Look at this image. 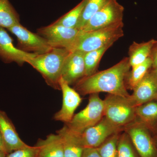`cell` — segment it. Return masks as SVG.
Segmentation results:
<instances>
[{
  "label": "cell",
  "mask_w": 157,
  "mask_h": 157,
  "mask_svg": "<svg viewBox=\"0 0 157 157\" xmlns=\"http://www.w3.org/2000/svg\"><path fill=\"white\" fill-rule=\"evenodd\" d=\"M131 68L128 58H124L109 69L84 76L74 85V89L82 96L105 92L129 97L125 79Z\"/></svg>",
  "instance_id": "6da1fadb"
},
{
  "label": "cell",
  "mask_w": 157,
  "mask_h": 157,
  "mask_svg": "<svg viewBox=\"0 0 157 157\" xmlns=\"http://www.w3.org/2000/svg\"><path fill=\"white\" fill-rule=\"evenodd\" d=\"M70 52L64 48H53L42 54L37 55L27 63L37 70L48 85L60 90L59 81L64 63Z\"/></svg>",
  "instance_id": "7a4b0ae2"
},
{
  "label": "cell",
  "mask_w": 157,
  "mask_h": 157,
  "mask_svg": "<svg viewBox=\"0 0 157 157\" xmlns=\"http://www.w3.org/2000/svg\"><path fill=\"white\" fill-rule=\"evenodd\" d=\"M123 21L96 30H80L73 50L87 52L96 50L114 42L123 36Z\"/></svg>",
  "instance_id": "3957f363"
},
{
  "label": "cell",
  "mask_w": 157,
  "mask_h": 157,
  "mask_svg": "<svg viewBox=\"0 0 157 157\" xmlns=\"http://www.w3.org/2000/svg\"><path fill=\"white\" fill-rule=\"evenodd\" d=\"M129 96L108 94L104 100V117L114 125L123 130L124 127L136 118V107Z\"/></svg>",
  "instance_id": "277c9868"
},
{
  "label": "cell",
  "mask_w": 157,
  "mask_h": 157,
  "mask_svg": "<svg viewBox=\"0 0 157 157\" xmlns=\"http://www.w3.org/2000/svg\"><path fill=\"white\" fill-rule=\"evenodd\" d=\"M104 117V100L100 98L99 94H91L86 107L74 114L70 122L65 124L74 133L81 135L98 123Z\"/></svg>",
  "instance_id": "5b68a950"
},
{
  "label": "cell",
  "mask_w": 157,
  "mask_h": 157,
  "mask_svg": "<svg viewBox=\"0 0 157 157\" xmlns=\"http://www.w3.org/2000/svg\"><path fill=\"white\" fill-rule=\"evenodd\" d=\"M140 157H157V147L152 133L141 122L135 120L124 127Z\"/></svg>",
  "instance_id": "8992f818"
},
{
  "label": "cell",
  "mask_w": 157,
  "mask_h": 157,
  "mask_svg": "<svg viewBox=\"0 0 157 157\" xmlns=\"http://www.w3.org/2000/svg\"><path fill=\"white\" fill-rule=\"evenodd\" d=\"M79 31L52 23L38 29V34L46 39L52 48H64L72 52Z\"/></svg>",
  "instance_id": "52a82bcc"
},
{
  "label": "cell",
  "mask_w": 157,
  "mask_h": 157,
  "mask_svg": "<svg viewBox=\"0 0 157 157\" xmlns=\"http://www.w3.org/2000/svg\"><path fill=\"white\" fill-rule=\"evenodd\" d=\"M124 10L123 6L117 0H110L91 17L80 30H96L122 22Z\"/></svg>",
  "instance_id": "ba28073f"
},
{
  "label": "cell",
  "mask_w": 157,
  "mask_h": 157,
  "mask_svg": "<svg viewBox=\"0 0 157 157\" xmlns=\"http://www.w3.org/2000/svg\"><path fill=\"white\" fill-rule=\"evenodd\" d=\"M8 30L16 37L17 48L23 51L40 55L46 53L53 48L46 39L38 34L32 33L20 23Z\"/></svg>",
  "instance_id": "9c48e42d"
},
{
  "label": "cell",
  "mask_w": 157,
  "mask_h": 157,
  "mask_svg": "<svg viewBox=\"0 0 157 157\" xmlns=\"http://www.w3.org/2000/svg\"><path fill=\"white\" fill-rule=\"evenodd\" d=\"M123 132V129L114 125L104 117L98 123L86 129L80 136L85 148H97L110 136Z\"/></svg>",
  "instance_id": "30bf717a"
},
{
  "label": "cell",
  "mask_w": 157,
  "mask_h": 157,
  "mask_svg": "<svg viewBox=\"0 0 157 157\" xmlns=\"http://www.w3.org/2000/svg\"><path fill=\"white\" fill-rule=\"evenodd\" d=\"M60 90L63 94V103L61 108L54 116L55 121L63 122L65 124L70 122L74 115V113L82 102L80 94L70 87L62 78L59 81Z\"/></svg>",
  "instance_id": "8fae6325"
},
{
  "label": "cell",
  "mask_w": 157,
  "mask_h": 157,
  "mask_svg": "<svg viewBox=\"0 0 157 157\" xmlns=\"http://www.w3.org/2000/svg\"><path fill=\"white\" fill-rule=\"evenodd\" d=\"M85 53L78 50L70 52L65 60L61 78L70 86L75 85L85 76Z\"/></svg>",
  "instance_id": "7c38bea8"
},
{
  "label": "cell",
  "mask_w": 157,
  "mask_h": 157,
  "mask_svg": "<svg viewBox=\"0 0 157 157\" xmlns=\"http://www.w3.org/2000/svg\"><path fill=\"white\" fill-rule=\"evenodd\" d=\"M36 55L23 51L15 47L12 38L5 29L0 28V58L5 63L14 62L21 66Z\"/></svg>",
  "instance_id": "4fadbf2b"
},
{
  "label": "cell",
  "mask_w": 157,
  "mask_h": 157,
  "mask_svg": "<svg viewBox=\"0 0 157 157\" xmlns=\"http://www.w3.org/2000/svg\"><path fill=\"white\" fill-rule=\"evenodd\" d=\"M0 133L7 154L28 145L20 138L12 121L6 113L1 109Z\"/></svg>",
  "instance_id": "5bb4252c"
},
{
  "label": "cell",
  "mask_w": 157,
  "mask_h": 157,
  "mask_svg": "<svg viewBox=\"0 0 157 157\" xmlns=\"http://www.w3.org/2000/svg\"><path fill=\"white\" fill-rule=\"evenodd\" d=\"M149 71L133 89V94L129 96L135 107L155 101L157 98V82Z\"/></svg>",
  "instance_id": "9a60e30c"
},
{
  "label": "cell",
  "mask_w": 157,
  "mask_h": 157,
  "mask_svg": "<svg viewBox=\"0 0 157 157\" xmlns=\"http://www.w3.org/2000/svg\"><path fill=\"white\" fill-rule=\"evenodd\" d=\"M56 134L61 139L64 157H81L85 147L80 135L71 131L66 124Z\"/></svg>",
  "instance_id": "2e32d148"
},
{
  "label": "cell",
  "mask_w": 157,
  "mask_h": 157,
  "mask_svg": "<svg viewBox=\"0 0 157 157\" xmlns=\"http://www.w3.org/2000/svg\"><path fill=\"white\" fill-rule=\"evenodd\" d=\"M37 157H64L63 144L57 134H51L39 139L35 145Z\"/></svg>",
  "instance_id": "e0dca14e"
},
{
  "label": "cell",
  "mask_w": 157,
  "mask_h": 157,
  "mask_svg": "<svg viewBox=\"0 0 157 157\" xmlns=\"http://www.w3.org/2000/svg\"><path fill=\"white\" fill-rule=\"evenodd\" d=\"M157 40L152 39L146 42H134L129 48V61L131 68L142 63L150 57L152 50Z\"/></svg>",
  "instance_id": "ac0fdd59"
},
{
  "label": "cell",
  "mask_w": 157,
  "mask_h": 157,
  "mask_svg": "<svg viewBox=\"0 0 157 157\" xmlns=\"http://www.w3.org/2000/svg\"><path fill=\"white\" fill-rule=\"evenodd\" d=\"M136 118L151 132L157 130V102L153 101L137 106Z\"/></svg>",
  "instance_id": "d6986e66"
},
{
  "label": "cell",
  "mask_w": 157,
  "mask_h": 157,
  "mask_svg": "<svg viewBox=\"0 0 157 157\" xmlns=\"http://www.w3.org/2000/svg\"><path fill=\"white\" fill-rule=\"evenodd\" d=\"M152 61L150 57L140 64L132 68L127 74L125 79L127 90H133L135 86L151 69Z\"/></svg>",
  "instance_id": "ffe728a7"
},
{
  "label": "cell",
  "mask_w": 157,
  "mask_h": 157,
  "mask_svg": "<svg viewBox=\"0 0 157 157\" xmlns=\"http://www.w3.org/2000/svg\"><path fill=\"white\" fill-rule=\"evenodd\" d=\"M20 23L19 15L9 0H0V26L7 29Z\"/></svg>",
  "instance_id": "44dd1931"
},
{
  "label": "cell",
  "mask_w": 157,
  "mask_h": 157,
  "mask_svg": "<svg viewBox=\"0 0 157 157\" xmlns=\"http://www.w3.org/2000/svg\"><path fill=\"white\" fill-rule=\"evenodd\" d=\"M113 45H109L96 50L85 52L84 63L85 76H88L97 72L101 58L109 48Z\"/></svg>",
  "instance_id": "7402d4cb"
},
{
  "label": "cell",
  "mask_w": 157,
  "mask_h": 157,
  "mask_svg": "<svg viewBox=\"0 0 157 157\" xmlns=\"http://www.w3.org/2000/svg\"><path fill=\"white\" fill-rule=\"evenodd\" d=\"M86 2V0H82L75 8L53 23L69 28L76 29Z\"/></svg>",
  "instance_id": "603a6c76"
},
{
  "label": "cell",
  "mask_w": 157,
  "mask_h": 157,
  "mask_svg": "<svg viewBox=\"0 0 157 157\" xmlns=\"http://www.w3.org/2000/svg\"><path fill=\"white\" fill-rule=\"evenodd\" d=\"M110 0H86L81 17L76 29L81 30L96 13L102 9Z\"/></svg>",
  "instance_id": "cb8c5ba5"
},
{
  "label": "cell",
  "mask_w": 157,
  "mask_h": 157,
  "mask_svg": "<svg viewBox=\"0 0 157 157\" xmlns=\"http://www.w3.org/2000/svg\"><path fill=\"white\" fill-rule=\"evenodd\" d=\"M117 157H140L132 140L126 132H121L117 141Z\"/></svg>",
  "instance_id": "d4e9b609"
},
{
  "label": "cell",
  "mask_w": 157,
  "mask_h": 157,
  "mask_svg": "<svg viewBox=\"0 0 157 157\" xmlns=\"http://www.w3.org/2000/svg\"><path fill=\"white\" fill-rule=\"evenodd\" d=\"M120 133L110 136L97 147L100 157H117V141Z\"/></svg>",
  "instance_id": "484cf974"
},
{
  "label": "cell",
  "mask_w": 157,
  "mask_h": 157,
  "mask_svg": "<svg viewBox=\"0 0 157 157\" xmlns=\"http://www.w3.org/2000/svg\"><path fill=\"white\" fill-rule=\"evenodd\" d=\"M6 157H37L35 146L28 145L7 154Z\"/></svg>",
  "instance_id": "4316f807"
},
{
  "label": "cell",
  "mask_w": 157,
  "mask_h": 157,
  "mask_svg": "<svg viewBox=\"0 0 157 157\" xmlns=\"http://www.w3.org/2000/svg\"><path fill=\"white\" fill-rule=\"evenodd\" d=\"M81 157H100L97 148L86 147L83 150Z\"/></svg>",
  "instance_id": "83f0119b"
},
{
  "label": "cell",
  "mask_w": 157,
  "mask_h": 157,
  "mask_svg": "<svg viewBox=\"0 0 157 157\" xmlns=\"http://www.w3.org/2000/svg\"><path fill=\"white\" fill-rule=\"evenodd\" d=\"M150 57L151 58L152 65V69H157V43L155 45L152 50L151 54Z\"/></svg>",
  "instance_id": "f1b7e54d"
},
{
  "label": "cell",
  "mask_w": 157,
  "mask_h": 157,
  "mask_svg": "<svg viewBox=\"0 0 157 157\" xmlns=\"http://www.w3.org/2000/svg\"><path fill=\"white\" fill-rule=\"evenodd\" d=\"M149 72L151 76L154 78L157 82V69H152L151 68V69L150 70Z\"/></svg>",
  "instance_id": "f546056e"
},
{
  "label": "cell",
  "mask_w": 157,
  "mask_h": 157,
  "mask_svg": "<svg viewBox=\"0 0 157 157\" xmlns=\"http://www.w3.org/2000/svg\"><path fill=\"white\" fill-rule=\"evenodd\" d=\"M0 151H3L6 153V149H5V146H4V143H3L1 133H0Z\"/></svg>",
  "instance_id": "4dcf8cb0"
},
{
  "label": "cell",
  "mask_w": 157,
  "mask_h": 157,
  "mask_svg": "<svg viewBox=\"0 0 157 157\" xmlns=\"http://www.w3.org/2000/svg\"><path fill=\"white\" fill-rule=\"evenodd\" d=\"M152 133L153 137L155 140V143L157 147V130L154 132H152Z\"/></svg>",
  "instance_id": "1f68e13d"
},
{
  "label": "cell",
  "mask_w": 157,
  "mask_h": 157,
  "mask_svg": "<svg viewBox=\"0 0 157 157\" xmlns=\"http://www.w3.org/2000/svg\"><path fill=\"white\" fill-rule=\"evenodd\" d=\"M7 154L5 152L0 151V157H6Z\"/></svg>",
  "instance_id": "d6a6232c"
},
{
  "label": "cell",
  "mask_w": 157,
  "mask_h": 157,
  "mask_svg": "<svg viewBox=\"0 0 157 157\" xmlns=\"http://www.w3.org/2000/svg\"><path fill=\"white\" fill-rule=\"evenodd\" d=\"M155 101H156L157 102V98H156L155 100Z\"/></svg>",
  "instance_id": "836d02e7"
},
{
  "label": "cell",
  "mask_w": 157,
  "mask_h": 157,
  "mask_svg": "<svg viewBox=\"0 0 157 157\" xmlns=\"http://www.w3.org/2000/svg\"><path fill=\"white\" fill-rule=\"evenodd\" d=\"M1 28V26H0V28Z\"/></svg>",
  "instance_id": "e575fe53"
}]
</instances>
